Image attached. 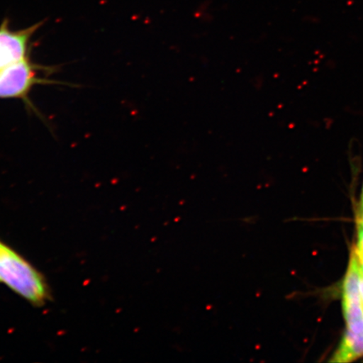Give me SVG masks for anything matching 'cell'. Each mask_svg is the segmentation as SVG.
Wrapping results in <instances>:
<instances>
[{
	"mask_svg": "<svg viewBox=\"0 0 363 363\" xmlns=\"http://www.w3.org/2000/svg\"><path fill=\"white\" fill-rule=\"evenodd\" d=\"M360 262L353 251L343 284V311L347 331L331 359L348 362L363 355V305L360 293Z\"/></svg>",
	"mask_w": 363,
	"mask_h": 363,
	"instance_id": "cell-1",
	"label": "cell"
},
{
	"mask_svg": "<svg viewBox=\"0 0 363 363\" xmlns=\"http://www.w3.org/2000/svg\"><path fill=\"white\" fill-rule=\"evenodd\" d=\"M0 283L34 305L47 301L49 290L40 272L20 254L0 242Z\"/></svg>",
	"mask_w": 363,
	"mask_h": 363,
	"instance_id": "cell-2",
	"label": "cell"
},
{
	"mask_svg": "<svg viewBox=\"0 0 363 363\" xmlns=\"http://www.w3.org/2000/svg\"><path fill=\"white\" fill-rule=\"evenodd\" d=\"M40 70L29 58L0 67V99L26 101L34 86L45 83Z\"/></svg>",
	"mask_w": 363,
	"mask_h": 363,
	"instance_id": "cell-3",
	"label": "cell"
},
{
	"mask_svg": "<svg viewBox=\"0 0 363 363\" xmlns=\"http://www.w3.org/2000/svg\"><path fill=\"white\" fill-rule=\"evenodd\" d=\"M38 26L13 31L4 21L0 26V67L29 58V45Z\"/></svg>",
	"mask_w": 363,
	"mask_h": 363,
	"instance_id": "cell-4",
	"label": "cell"
},
{
	"mask_svg": "<svg viewBox=\"0 0 363 363\" xmlns=\"http://www.w3.org/2000/svg\"><path fill=\"white\" fill-rule=\"evenodd\" d=\"M358 228V242L357 248L354 250L356 252L358 260L363 271V203H362L359 216L357 222Z\"/></svg>",
	"mask_w": 363,
	"mask_h": 363,
	"instance_id": "cell-5",
	"label": "cell"
},
{
	"mask_svg": "<svg viewBox=\"0 0 363 363\" xmlns=\"http://www.w3.org/2000/svg\"><path fill=\"white\" fill-rule=\"evenodd\" d=\"M361 267V266H360ZM360 293H361V298L363 305V271L362 269V267H360Z\"/></svg>",
	"mask_w": 363,
	"mask_h": 363,
	"instance_id": "cell-6",
	"label": "cell"
},
{
	"mask_svg": "<svg viewBox=\"0 0 363 363\" xmlns=\"http://www.w3.org/2000/svg\"><path fill=\"white\" fill-rule=\"evenodd\" d=\"M362 203H363V189H362Z\"/></svg>",
	"mask_w": 363,
	"mask_h": 363,
	"instance_id": "cell-7",
	"label": "cell"
}]
</instances>
